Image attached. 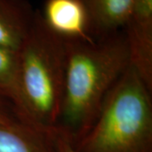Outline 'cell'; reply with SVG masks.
I'll return each instance as SVG.
<instances>
[{"instance_id": "obj_8", "label": "cell", "mask_w": 152, "mask_h": 152, "mask_svg": "<svg viewBox=\"0 0 152 152\" xmlns=\"http://www.w3.org/2000/svg\"><path fill=\"white\" fill-rule=\"evenodd\" d=\"M0 152H56L51 131L26 124L0 123Z\"/></svg>"}, {"instance_id": "obj_6", "label": "cell", "mask_w": 152, "mask_h": 152, "mask_svg": "<svg viewBox=\"0 0 152 152\" xmlns=\"http://www.w3.org/2000/svg\"><path fill=\"white\" fill-rule=\"evenodd\" d=\"M35 15L28 0H0V47L18 51L31 29Z\"/></svg>"}, {"instance_id": "obj_5", "label": "cell", "mask_w": 152, "mask_h": 152, "mask_svg": "<svg viewBox=\"0 0 152 152\" xmlns=\"http://www.w3.org/2000/svg\"><path fill=\"white\" fill-rule=\"evenodd\" d=\"M42 15L47 26L64 40L95 41L84 0H46Z\"/></svg>"}, {"instance_id": "obj_3", "label": "cell", "mask_w": 152, "mask_h": 152, "mask_svg": "<svg viewBox=\"0 0 152 152\" xmlns=\"http://www.w3.org/2000/svg\"><path fill=\"white\" fill-rule=\"evenodd\" d=\"M22 86L33 119L50 132L58 119L64 92L66 48L63 38L36 10L31 31L17 51Z\"/></svg>"}, {"instance_id": "obj_7", "label": "cell", "mask_w": 152, "mask_h": 152, "mask_svg": "<svg viewBox=\"0 0 152 152\" xmlns=\"http://www.w3.org/2000/svg\"><path fill=\"white\" fill-rule=\"evenodd\" d=\"M0 96L13 105L25 123L42 129L33 119L25 96L18 52L2 47H0Z\"/></svg>"}, {"instance_id": "obj_11", "label": "cell", "mask_w": 152, "mask_h": 152, "mask_svg": "<svg viewBox=\"0 0 152 152\" xmlns=\"http://www.w3.org/2000/svg\"><path fill=\"white\" fill-rule=\"evenodd\" d=\"M51 134L56 152H76L72 142L59 131L53 129L51 131Z\"/></svg>"}, {"instance_id": "obj_10", "label": "cell", "mask_w": 152, "mask_h": 152, "mask_svg": "<svg viewBox=\"0 0 152 152\" xmlns=\"http://www.w3.org/2000/svg\"><path fill=\"white\" fill-rule=\"evenodd\" d=\"M0 123L5 124H26L22 120L13 105L2 96H0Z\"/></svg>"}, {"instance_id": "obj_4", "label": "cell", "mask_w": 152, "mask_h": 152, "mask_svg": "<svg viewBox=\"0 0 152 152\" xmlns=\"http://www.w3.org/2000/svg\"><path fill=\"white\" fill-rule=\"evenodd\" d=\"M124 31L129 48L131 64L152 90V0H132Z\"/></svg>"}, {"instance_id": "obj_1", "label": "cell", "mask_w": 152, "mask_h": 152, "mask_svg": "<svg viewBox=\"0 0 152 152\" xmlns=\"http://www.w3.org/2000/svg\"><path fill=\"white\" fill-rule=\"evenodd\" d=\"M66 73L53 129L75 145L90 129L111 89L131 64L124 30L93 42L64 40Z\"/></svg>"}, {"instance_id": "obj_2", "label": "cell", "mask_w": 152, "mask_h": 152, "mask_svg": "<svg viewBox=\"0 0 152 152\" xmlns=\"http://www.w3.org/2000/svg\"><path fill=\"white\" fill-rule=\"evenodd\" d=\"M151 90L130 64L111 89L76 152H152Z\"/></svg>"}, {"instance_id": "obj_9", "label": "cell", "mask_w": 152, "mask_h": 152, "mask_svg": "<svg viewBox=\"0 0 152 152\" xmlns=\"http://www.w3.org/2000/svg\"><path fill=\"white\" fill-rule=\"evenodd\" d=\"M90 14L94 40L124 30L132 0H84Z\"/></svg>"}]
</instances>
